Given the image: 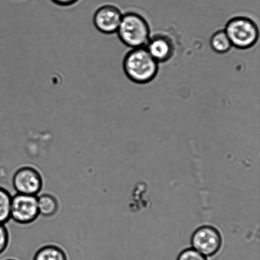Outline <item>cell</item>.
Segmentation results:
<instances>
[{"mask_svg":"<svg viewBox=\"0 0 260 260\" xmlns=\"http://www.w3.org/2000/svg\"><path fill=\"white\" fill-rule=\"evenodd\" d=\"M145 48L159 63L169 61L175 53V45L172 38L162 34L150 37Z\"/></svg>","mask_w":260,"mask_h":260,"instance_id":"cell-8","label":"cell"},{"mask_svg":"<svg viewBox=\"0 0 260 260\" xmlns=\"http://www.w3.org/2000/svg\"><path fill=\"white\" fill-rule=\"evenodd\" d=\"M9 233L5 225L0 224V254L4 253L9 244Z\"/></svg>","mask_w":260,"mask_h":260,"instance_id":"cell-14","label":"cell"},{"mask_svg":"<svg viewBox=\"0 0 260 260\" xmlns=\"http://www.w3.org/2000/svg\"><path fill=\"white\" fill-rule=\"evenodd\" d=\"M123 13L115 5H102L94 13L93 23L99 32L104 35H113L117 32L123 17Z\"/></svg>","mask_w":260,"mask_h":260,"instance_id":"cell-7","label":"cell"},{"mask_svg":"<svg viewBox=\"0 0 260 260\" xmlns=\"http://www.w3.org/2000/svg\"><path fill=\"white\" fill-rule=\"evenodd\" d=\"M116 33L121 42L132 49L145 47L150 38V28L144 17L129 12L123 15Z\"/></svg>","mask_w":260,"mask_h":260,"instance_id":"cell-2","label":"cell"},{"mask_svg":"<svg viewBox=\"0 0 260 260\" xmlns=\"http://www.w3.org/2000/svg\"><path fill=\"white\" fill-rule=\"evenodd\" d=\"M7 260H16V259H7Z\"/></svg>","mask_w":260,"mask_h":260,"instance_id":"cell-16","label":"cell"},{"mask_svg":"<svg viewBox=\"0 0 260 260\" xmlns=\"http://www.w3.org/2000/svg\"><path fill=\"white\" fill-rule=\"evenodd\" d=\"M210 43L214 52L219 54H225L233 47L224 29L214 32L210 38Z\"/></svg>","mask_w":260,"mask_h":260,"instance_id":"cell-10","label":"cell"},{"mask_svg":"<svg viewBox=\"0 0 260 260\" xmlns=\"http://www.w3.org/2000/svg\"><path fill=\"white\" fill-rule=\"evenodd\" d=\"M33 260H68V257L60 247L47 245L38 249Z\"/></svg>","mask_w":260,"mask_h":260,"instance_id":"cell-11","label":"cell"},{"mask_svg":"<svg viewBox=\"0 0 260 260\" xmlns=\"http://www.w3.org/2000/svg\"><path fill=\"white\" fill-rule=\"evenodd\" d=\"M192 248L206 257L217 254L222 246V237L217 229L211 225L200 226L191 237Z\"/></svg>","mask_w":260,"mask_h":260,"instance_id":"cell-4","label":"cell"},{"mask_svg":"<svg viewBox=\"0 0 260 260\" xmlns=\"http://www.w3.org/2000/svg\"><path fill=\"white\" fill-rule=\"evenodd\" d=\"M12 196L0 187V224L5 225L10 220Z\"/></svg>","mask_w":260,"mask_h":260,"instance_id":"cell-12","label":"cell"},{"mask_svg":"<svg viewBox=\"0 0 260 260\" xmlns=\"http://www.w3.org/2000/svg\"><path fill=\"white\" fill-rule=\"evenodd\" d=\"M233 47L248 50L256 44L259 37L258 25L251 18L236 16L226 23L225 29Z\"/></svg>","mask_w":260,"mask_h":260,"instance_id":"cell-3","label":"cell"},{"mask_svg":"<svg viewBox=\"0 0 260 260\" xmlns=\"http://www.w3.org/2000/svg\"><path fill=\"white\" fill-rule=\"evenodd\" d=\"M12 184L17 193L38 196L43 188L42 175L36 168L25 166L14 173Z\"/></svg>","mask_w":260,"mask_h":260,"instance_id":"cell-6","label":"cell"},{"mask_svg":"<svg viewBox=\"0 0 260 260\" xmlns=\"http://www.w3.org/2000/svg\"><path fill=\"white\" fill-rule=\"evenodd\" d=\"M38 206L40 215L50 218L57 213L59 203L54 196L50 193H43L38 196Z\"/></svg>","mask_w":260,"mask_h":260,"instance_id":"cell-9","label":"cell"},{"mask_svg":"<svg viewBox=\"0 0 260 260\" xmlns=\"http://www.w3.org/2000/svg\"><path fill=\"white\" fill-rule=\"evenodd\" d=\"M159 64L145 47L132 48L124 56L123 69L127 78L132 82L145 85L156 77Z\"/></svg>","mask_w":260,"mask_h":260,"instance_id":"cell-1","label":"cell"},{"mask_svg":"<svg viewBox=\"0 0 260 260\" xmlns=\"http://www.w3.org/2000/svg\"><path fill=\"white\" fill-rule=\"evenodd\" d=\"M177 260H208L207 257L193 248L184 249L178 256Z\"/></svg>","mask_w":260,"mask_h":260,"instance_id":"cell-13","label":"cell"},{"mask_svg":"<svg viewBox=\"0 0 260 260\" xmlns=\"http://www.w3.org/2000/svg\"><path fill=\"white\" fill-rule=\"evenodd\" d=\"M40 216L38 196L16 193L12 196L10 219L21 225L32 223Z\"/></svg>","mask_w":260,"mask_h":260,"instance_id":"cell-5","label":"cell"},{"mask_svg":"<svg viewBox=\"0 0 260 260\" xmlns=\"http://www.w3.org/2000/svg\"><path fill=\"white\" fill-rule=\"evenodd\" d=\"M53 4L60 7H70L75 5L80 0H51Z\"/></svg>","mask_w":260,"mask_h":260,"instance_id":"cell-15","label":"cell"}]
</instances>
